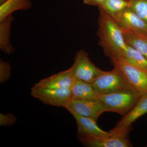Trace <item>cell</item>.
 <instances>
[{
	"label": "cell",
	"instance_id": "cell-1",
	"mask_svg": "<svg viewBox=\"0 0 147 147\" xmlns=\"http://www.w3.org/2000/svg\"><path fill=\"white\" fill-rule=\"evenodd\" d=\"M99 9L97 35L99 45L110 59L120 58L127 46L122 29L112 17Z\"/></svg>",
	"mask_w": 147,
	"mask_h": 147
},
{
	"label": "cell",
	"instance_id": "cell-20",
	"mask_svg": "<svg viewBox=\"0 0 147 147\" xmlns=\"http://www.w3.org/2000/svg\"><path fill=\"white\" fill-rule=\"evenodd\" d=\"M11 66L9 63L0 60V83L7 82L11 76Z\"/></svg>",
	"mask_w": 147,
	"mask_h": 147
},
{
	"label": "cell",
	"instance_id": "cell-16",
	"mask_svg": "<svg viewBox=\"0 0 147 147\" xmlns=\"http://www.w3.org/2000/svg\"><path fill=\"white\" fill-rule=\"evenodd\" d=\"M30 0H7L0 5V21L18 10H28L32 8Z\"/></svg>",
	"mask_w": 147,
	"mask_h": 147
},
{
	"label": "cell",
	"instance_id": "cell-17",
	"mask_svg": "<svg viewBox=\"0 0 147 147\" xmlns=\"http://www.w3.org/2000/svg\"><path fill=\"white\" fill-rule=\"evenodd\" d=\"M120 59L142 69L147 70V59L134 48L127 45ZM116 59V58H114Z\"/></svg>",
	"mask_w": 147,
	"mask_h": 147
},
{
	"label": "cell",
	"instance_id": "cell-21",
	"mask_svg": "<svg viewBox=\"0 0 147 147\" xmlns=\"http://www.w3.org/2000/svg\"><path fill=\"white\" fill-rule=\"evenodd\" d=\"M17 121L16 116L11 113L5 114L0 113V125L9 127L13 125Z\"/></svg>",
	"mask_w": 147,
	"mask_h": 147
},
{
	"label": "cell",
	"instance_id": "cell-10",
	"mask_svg": "<svg viewBox=\"0 0 147 147\" xmlns=\"http://www.w3.org/2000/svg\"><path fill=\"white\" fill-rule=\"evenodd\" d=\"M75 80L70 67L68 69L42 79L35 85L48 88H71Z\"/></svg>",
	"mask_w": 147,
	"mask_h": 147
},
{
	"label": "cell",
	"instance_id": "cell-22",
	"mask_svg": "<svg viewBox=\"0 0 147 147\" xmlns=\"http://www.w3.org/2000/svg\"><path fill=\"white\" fill-rule=\"evenodd\" d=\"M105 0H83V2L87 5L96 6L100 7Z\"/></svg>",
	"mask_w": 147,
	"mask_h": 147
},
{
	"label": "cell",
	"instance_id": "cell-8",
	"mask_svg": "<svg viewBox=\"0 0 147 147\" xmlns=\"http://www.w3.org/2000/svg\"><path fill=\"white\" fill-rule=\"evenodd\" d=\"M66 109L69 112H74L79 115L92 119L95 121L102 113L107 112L98 100H71Z\"/></svg>",
	"mask_w": 147,
	"mask_h": 147
},
{
	"label": "cell",
	"instance_id": "cell-15",
	"mask_svg": "<svg viewBox=\"0 0 147 147\" xmlns=\"http://www.w3.org/2000/svg\"><path fill=\"white\" fill-rule=\"evenodd\" d=\"M13 20L12 13L0 21V49L8 55L15 51L10 39L11 24Z\"/></svg>",
	"mask_w": 147,
	"mask_h": 147
},
{
	"label": "cell",
	"instance_id": "cell-6",
	"mask_svg": "<svg viewBox=\"0 0 147 147\" xmlns=\"http://www.w3.org/2000/svg\"><path fill=\"white\" fill-rule=\"evenodd\" d=\"M31 94L43 104L66 108L71 99V88H48L34 85Z\"/></svg>",
	"mask_w": 147,
	"mask_h": 147
},
{
	"label": "cell",
	"instance_id": "cell-13",
	"mask_svg": "<svg viewBox=\"0 0 147 147\" xmlns=\"http://www.w3.org/2000/svg\"><path fill=\"white\" fill-rule=\"evenodd\" d=\"M99 97L92 84L75 79L71 88V100H97Z\"/></svg>",
	"mask_w": 147,
	"mask_h": 147
},
{
	"label": "cell",
	"instance_id": "cell-12",
	"mask_svg": "<svg viewBox=\"0 0 147 147\" xmlns=\"http://www.w3.org/2000/svg\"><path fill=\"white\" fill-rule=\"evenodd\" d=\"M76 121L77 134L88 136H104L110 134V132L102 130L95 121L92 119L79 115L73 112H69Z\"/></svg>",
	"mask_w": 147,
	"mask_h": 147
},
{
	"label": "cell",
	"instance_id": "cell-11",
	"mask_svg": "<svg viewBox=\"0 0 147 147\" xmlns=\"http://www.w3.org/2000/svg\"><path fill=\"white\" fill-rule=\"evenodd\" d=\"M147 113V93L142 95L139 102L134 108L118 123L111 132H116L131 126V124L137 119Z\"/></svg>",
	"mask_w": 147,
	"mask_h": 147
},
{
	"label": "cell",
	"instance_id": "cell-4",
	"mask_svg": "<svg viewBox=\"0 0 147 147\" xmlns=\"http://www.w3.org/2000/svg\"><path fill=\"white\" fill-rule=\"evenodd\" d=\"M131 129L130 126L117 132L109 131L110 134L109 135L100 137L78 134L77 138L82 144L86 147H132L129 136Z\"/></svg>",
	"mask_w": 147,
	"mask_h": 147
},
{
	"label": "cell",
	"instance_id": "cell-9",
	"mask_svg": "<svg viewBox=\"0 0 147 147\" xmlns=\"http://www.w3.org/2000/svg\"><path fill=\"white\" fill-rule=\"evenodd\" d=\"M112 18L121 28L147 32V24L129 7L124 9Z\"/></svg>",
	"mask_w": 147,
	"mask_h": 147
},
{
	"label": "cell",
	"instance_id": "cell-23",
	"mask_svg": "<svg viewBox=\"0 0 147 147\" xmlns=\"http://www.w3.org/2000/svg\"><path fill=\"white\" fill-rule=\"evenodd\" d=\"M7 0H0V5L4 3Z\"/></svg>",
	"mask_w": 147,
	"mask_h": 147
},
{
	"label": "cell",
	"instance_id": "cell-5",
	"mask_svg": "<svg viewBox=\"0 0 147 147\" xmlns=\"http://www.w3.org/2000/svg\"><path fill=\"white\" fill-rule=\"evenodd\" d=\"M70 68L74 79L90 84L104 72L94 65L84 50L76 53L74 63Z\"/></svg>",
	"mask_w": 147,
	"mask_h": 147
},
{
	"label": "cell",
	"instance_id": "cell-7",
	"mask_svg": "<svg viewBox=\"0 0 147 147\" xmlns=\"http://www.w3.org/2000/svg\"><path fill=\"white\" fill-rule=\"evenodd\" d=\"M114 66L118 67L131 86L142 94L147 93V70L129 63L120 58L111 59Z\"/></svg>",
	"mask_w": 147,
	"mask_h": 147
},
{
	"label": "cell",
	"instance_id": "cell-14",
	"mask_svg": "<svg viewBox=\"0 0 147 147\" xmlns=\"http://www.w3.org/2000/svg\"><path fill=\"white\" fill-rule=\"evenodd\" d=\"M121 29L127 45L134 48L147 59V32Z\"/></svg>",
	"mask_w": 147,
	"mask_h": 147
},
{
	"label": "cell",
	"instance_id": "cell-24",
	"mask_svg": "<svg viewBox=\"0 0 147 147\" xmlns=\"http://www.w3.org/2000/svg\"><path fill=\"white\" fill-rule=\"evenodd\" d=\"M127 1H131V0H127Z\"/></svg>",
	"mask_w": 147,
	"mask_h": 147
},
{
	"label": "cell",
	"instance_id": "cell-3",
	"mask_svg": "<svg viewBox=\"0 0 147 147\" xmlns=\"http://www.w3.org/2000/svg\"><path fill=\"white\" fill-rule=\"evenodd\" d=\"M92 85L100 96L132 86L122 71L116 66H114L111 71H104L92 83Z\"/></svg>",
	"mask_w": 147,
	"mask_h": 147
},
{
	"label": "cell",
	"instance_id": "cell-18",
	"mask_svg": "<svg viewBox=\"0 0 147 147\" xmlns=\"http://www.w3.org/2000/svg\"><path fill=\"white\" fill-rule=\"evenodd\" d=\"M129 7V1L127 0H105L99 9L112 18Z\"/></svg>",
	"mask_w": 147,
	"mask_h": 147
},
{
	"label": "cell",
	"instance_id": "cell-2",
	"mask_svg": "<svg viewBox=\"0 0 147 147\" xmlns=\"http://www.w3.org/2000/svg\"><path fill=\"white\" fill-rule=\"evenodd\" d=\"M143 94L134 87L129 86L112 93L100 96L98 100L107 112H114L125 116L136 106Z\"/></svg>",
	"mask_w": 147,
	"mask_h": 147
},
{
	"label": "cell",
	"instance_id": "cell-19",
	"mask_svg": "<svg viewBox=\"0 0 147 147\" xmlns=\"http://www.w3.org/2000/svg\"><path fill=\"white\" fill-rule=\"evenodd\" d=\"M129 8L147 24V0L129 1Z\"/></svg>",
	"mask_w": 147,
	"mask_h": 147
}]
</instances>
